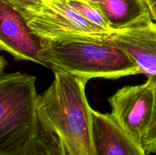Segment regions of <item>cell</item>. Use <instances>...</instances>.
Returning <instances> with one entry per match:
<instances>
[{"label":"cell","mask_w":156,"mask_h":155,"mask_svg":"<svg viewBox=\"0 0 156 155\" xmlns=\"http://www.w3.org/2000/svg\"><path fill=\"white\" fill-rule=\"evenodd\" d=\"M51 85L39 95L38 121L69 155H96L92 109L85 94L88 81L53 68Z\"/></svg>","instance_id":"1"},{"label":"cell","mask_w":156,"mask_h":155,"mask_svg":"<svg viewBox=\"0 0 156 155\" xmlns=\"http://www.w3.org/2000/svg\"><path fill=\"white\" fill-rule=\"evenodd\" d=\"M39 59L44 66L58 68L87 81L97 78L118 79L143 73L126 52L110 40H42Z\"/></svg>","instance_id":"2"},{"label":"cell","mask_w":156,"mask_h":155,"mask_svg":"<svg viewBox=\"0 0 156 155\" xmlns=\"http://www.w3.org/2000/svg\"><path fill=\"white\" fill-rule=\"evenodd\" d=\"M36 77L19 71L0 75V155H19L38 126Z\"/></svg>","instance_id":"3"},{"label":"cell","mask_w":156,"mask_h":155,"mask_svg":"<svg viewBox=\"0 0 156 155\" xmlns=\"http://www.w3.org/2000/svg\"><path fill=\"white\" fill-rule=\"evenodd\" d=\"M21 13L31 31L42 40L108 42L113 34L85 19L66 0H43L37 9Z\"/></svg>","instance_id":"4"},{"label":"cell","mask_w":156,"mask_h":155,"mask_svg":"<svg viewBox=\"0 0 156 155\" xmlns=\"http://www.w3.org/2000/svg\"><path fill=\"white\" fill-rule=\"evenodd\" d=\"M108 101L112 109L111 115L126 132L142 144L154 106V88L150 78L148 77L143 84L120 88Z\"/></svg>","instance_id":"5"},{"label":"cell","mask_w":156,"mask_h":155,"mask_svg":"<svg viewBox=\"0 0 156 155\" xmlns=\"http://www.w3.org/2000/svg\"><path fill=\"white\" fill-rule=\"evenodd\" d=\"M42 40L28 27L21 12L6 0H0V49L17 60L31 61L43 65L39 59Z\"/></svg>","instance_id":"6"},{"label":"cell","mask_w":156,"mask_h":155,"mask_svg":"<svg viewBox=\"0 0 156 155\" xmlns=\"http://www.w3.org/2000/svg\"><path fill=\"white\" fill-rule=\"evenodd\" d=\"M110 43L126 52L143 74L156 75V21L149 20L115 31Z\"/></svg>","instance_id":"7"},{"label":"cell","mask_w":156,"mask_h":155,"mask_svg":"<svg viewBox=\"0 0 156 155\" xmlns=\"http://www.w3.org/2000/svg\"><path fill=\"white\" fill-rule=\"evenodd\" d=\"M96 155H147L141 143L126 132L109 113L92 109Z\"/></svg>","instance_id":"8"},{"label":"cell","mask_w":156,"mask_h":155,"mask_svg":"<svg viewBox=\"0 0 156 155\" xmlns=\"http://www.w3.org/2000/svg\"><path fill=\"white\" fill-rule=\"evenodd\" d=\"M100 10L114 31L152 20L143 0H88Z\"/></svg>","instance_id":"9"},{"label":"cell","mask_w":156,"mask_h":155,"mask_svg":"<svg viewBox=\"0 0 156 155\" xmlns=\"http://www.w3.org/2000/svg\"><path fill=\"white\" fill-rule=\"evenodd\" d=\"M19 155H69L64 150L57 138L44 129L38 121V126L33 138Z\"/></svg>","instance_id":"10"},{"label":"cell","mask_w":156,"mask_h":155,"mask_svg":"<svg viewBox=\"0 0 156 155\" xmlns=\"http://www.w3.org/2000/svg\"><path fill=\"white\" fill-rule=\"evenodd\" d=\"M66 2L78 13L94 26L105 31L115 32L111 28L100 10L88 0H66Z\"/></svg>","instance_id":"11"},{"label":"cell","mask_w":156,"mask_h":155,"mask_svg":"<svg viewBox=\"0 0 156 155\" xmlns=\"http://www.w3.org/2000/svg\"><path fill=\"white\" fill-rule=\"evenodd\" d=\"M154 88V106L152 118L146 133L142 140V144L147 153H156V75H149Z\"/></svg>","instance_id":"12"},{"label":"cell","mask_w":156,"mask_h":155,"mask_svg":"<svg viewBox=\"0 0 156 155\" xmlns=\"http://www.w3.org/2000/svg\"><path fill=\"white\" fill-rule=\"evenodd\" d=\"M20 12L31 11L39 7L43 0H6Z\"/></svg>","instance_id":"13"},{"label":"cell","mask_w":156,"mask_h":155,"mask_svg":"<svg viewBox=\"0 0 156 155\" xmlns=\"http://www.w3.org/2000/svg\"><path fill=\"white\" fill-rule=\"evenodd\" d=\"M149 9L153 21H156V0H143Z\"/></svg>","instance_id":"14"}]
</instances>
